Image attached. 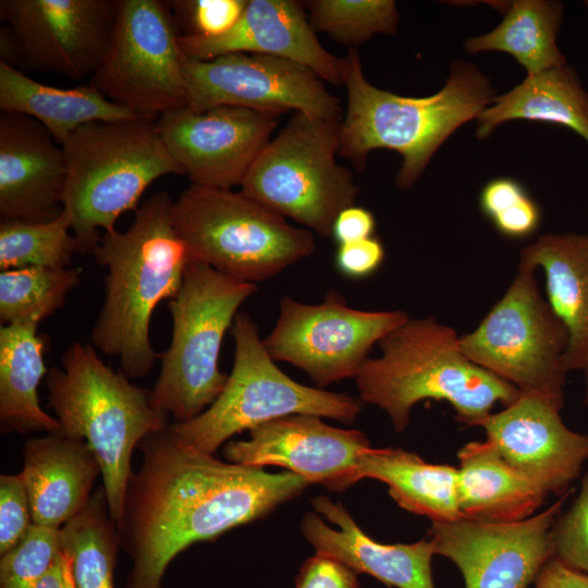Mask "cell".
<instances>
[{"instance_id":"cell-1","label":"cell","mask_w":588,"mask_h":588,"mask_svg":"<svg viewBox=\"0 0 588 588\" xmlns=\"http://www.w3.org/2000/svg\"><path fill=\"white\" fill-rule=\"evenodd\" d=\"M124 495L119 528L133 566L126 588H160L166 568L195 542L259 519L309 485L291 473L222 462L170 428L150 433Z\"/></svg>"},{"instance_id":"cell-2","label":"cell","mask_w":588,"mask_h":588,"mask_svg":"<svg viewBox=\"0 0 588 588\" xmlns=\"http://www.w3.org/2000/svg\"><path fill=\"white\" fill-rule=\"evenodd\" d=\"M166 192L146 199L124 232H105L93 252L108 272L103 305L91 329L93 344L118 357L127 378L147 375L159 357L149 340L151 315L173 298L191 262Z\"/></svg>"},{"instance_id":"cell-3","label":"cell","mask_w":588,"mask_h":588,"mask_svg":"<svg viewBox=\"0 0 588 588\" xmlns=\"http://www.w3.org/2000/svg\"><path fill=\"white\" fill-rule=\"evenodd\" d=\"M347 106L340 122L339 154L364 169L371 150L402 156L395 186L409 189L443 143L478 119L495 90L475 64L455 60L444 86L427 97H405L368 82L356 49L346 54Z\"/></svg>"},{"instance_id":"cell-4","label":"cell","mask_w":588,"mask_h":588,"mask_svg":"<svg viewBox=\"0 0 588 588\" xmlns=\"http://www.w3.org/2000/svg\"><path fill=\"white\" fill-rule=\"evenodd\" d=\"M378 345L381 355L367 358L355 381L359 400L383 409L397 432L424 400L445 401L460 422L478 426L494 405L507 406L520 394L469 360L455 330L432 316L409 317Z\"/></svg>"},{"instance_id":"cell-5","label":"cell","mask_w":588,"mask_h":588,"mask_svg":"<svg viewBox=\"0 0 588 588\" xmlns=\"http://www.w3.org/2000/svg\"><path fill=\"white\" fill-rule=\"evenodd\" d=\"M61 365L47 372L48 406L60 431L85 440L95 453L119 529L132 453L143 439L167 427L168 417L152 405L150 390L113 371L88 344L72 343Z\"/></svg>"},{"instance_id":"cell-6","label":"cell","mask_w":588,"mask_h":588,"mask_svg":"<svg viewBox=\"0 0 588 588\" xmlns=\"http://www.w3.org/2000/svg\"><path fill=\"white\" fill-rule=\"evenodd\" d=\"M61 147L68 172L62 212L79 254H93L100 231H114L117 220L138 208L152 182L184 174L156 121L143 118L84 124Z\"/></svg>"},{"instance_id":"cell-7","label":"cell","mask_w":588,"mask_h":588,"mask_svg":"<svg viewBox=\"0 0 588 588\" xmlns=\"http://www.w3.org/2000/svg\"><path fill=\"white\" fill-rule=\"evenodd\" d=\"M256 283L224 275L191 261L182 286L170 299L171 343L159 355L161 369L150 390L152 405L174 422L192 420L222 392L228 376L219 369L224 334Z\"/></svg>"},{"instance_id":"cell-8","label":"cell","mask_w":588,"mask_h":588,"mask_svg":"<svg viewBox=\"0 0 588 588\" xmlns=\"http://www.w3.org/2000/svg\"><path fill=\"white\" fill-rule=\"evenodd\" d=\"M173 220L191 261L256 283L309 257L314 234L242 192L191 184L173 201Z\"/></svg>"},{"instance_id":"cell-9","label":"cell","mask_w":588,"mask_h":588,"mask_svg":"<svg viewBox=\"0 0 588 588\" xmlns=\"http://www.w3.org/2000/svg\"><path fill=\"white\" fill-rule=\"evenodd\" d=\"M232 335L234 364L220 395L192 420L170 424L185 444L213 455L232 436L281 417L308 414L352 422L359 415L360 400L307 387L285 375L266 351L249 315L235 316Z\"/></svg>"},{"instance_id":"cell-10","label":"cell","mask_w":588,"mask_h":588,"mask_svg":"<svg viewBox=\"0 0 588 588\" xmlns=\"http://www.w3.org/2000/svg\"><path fill=\"white\" fill-rule=\"evenodd\" d=\"M341 121L294 112L261 150L241 192L311 231L332 235L340 212L355 205L359 187L336 162Z\"/></svg>"},{"instance_id":"cell-11","label":"cell","mask_w":588,"mask_h":588,"mask_svg":"<svg viewBox=\"0 0 588 588\" xmlns=\"http://www.w3.org/2000/svg\"><path fill=\"white\" fill-rule=\"evenodd\" d=\"M460 346L475 365L519 392L563 407L568 332L541 295L535 271L518 268L478 327L460 336Z\"/></svg>"},{"instance_id":"cell-12","label":"cell","mask_w":588,"mask_h":588,"mask_svg":"<svg viewBox=\"0 0 588 588\" xmlns=\"http://www.w3.org/2000/svg\"><path fill=\"white\" fill-rule=\"evenodd\" d=\"M181 35L164 1H117L109 48L88 84L151 121L187 107Z\"/></svg>"},{"instance_id":"cell-13","label":"cell","mask_w":588,"mask_h":588,"mask_svg":"<svg viewBox=\"0 0 588 588\" xmlns=\"http://www.w3.org/2000/svg\"><path fill=\"white\" fill-rule=\"evenodd\" d=\"M279 317L264 340L275 362L289 363L320 388L354 378L368 354L388 333L409 318L401 309L360 310L329 291L320 304L280 301Z\"/></svg>"},{"instance_id":"cell-14","label":"cell","mask_w":588,"mask_h":588,"mask_svg":"<svg viewBox=\"0 0 588 588\" xmlns=\"http://www.w3.org/2000/svg\"><path fill=\"white\" fill-rule=\"evenodd\" d=\"M187 108L205 111L242 107L281 115L293 110L315 119L341 121L339 99L307 66L259 53H229L211 60L185 58Z\"/></svg>"},{"instance_id":"cell-15","label":"cell","mask_w":588,"mask_h":588,"mask_svg":"<svg viewBox=\"0 0 588 588\" xmlns=\"http://www.w3.org/2000/svg\"><path fill=\"white\" fill-rule=\"evenodd\" d=\"M572 492L520 522H432L428 536L434 554L457 566L465 588H528L553 558L551 529Z\"/></svg>"},{"instance_id":"cell-16","label":"cell","mask_w":588,"mask_h":588,"mask_svg":"<svg viewBox=\"0 0 588 588\" xmlns=\"http://www.w3.org/2000/svg\"><path fill=\"white\" fill-rule=\"evenodd\" d=\"M112 0H1L0 17L29 68L72 79L93 75L109 48Z\"/></svg>"},{"instance_id":"cell-17","label":"cell","mask_w":588,"mask_h":588,"mask_svg":"<svg viewBox=\"0 0 588 588\" xmlns=\"http://www.w3.org/2000/svg\"><path fill=\"white\" fill-rule=\"evenodd\" d=\"M279 117L232 106L205 111L185 107L164 113L156 124L192 184L231 189L241 185L270 142Z\"/></svg>"},{"instance_id":"cell-18","label":"cell","mask_w":588,"mask_h":588,"mask_svg":"<svg viewBox=\"0 0 588 588\" xmlns=\"http://www.w3.org/2000/svg\"><path fill=\"white\" fill-rule=\"evenodd\" d=\"M249 439L224 446L229 462L247 466H280L308 483L342 491L362 480L359 463L371 448L355 429L327 425L321 417L295 414L249 430Z\"/></svg>"},{"instance_id":"cell-19","label":"cell","mask_w":588,"mask_h":588,"mask_svg":"<svg viewBox=\"0 0 588 588\" xmlns=\"http://www.w3.org/2000/svg\"><path fill=\"white\" fill-rule=\"evenodd\" d=\"M552 402L520 392L480 421L489 441L517 470L548 494L563 495L588 462V434L569 429Z\"/></svg>"},{"instance_id":"cell-20","label":"cell","mask_w":588,"mask_h":588,"mask_svg":"<svg viewBox=\"0 0 588 588\" xmlns=\"http://www.w3.org/2000/svg\"><path fill=\"white\" fill-rule=\"evenodd\" d=\"M184 56L211 60L229 53H259L298 62L322 81L344 84L346 57L339 58L319 42L303 9L295 0H248L240 20L215 37H180Z\"/></svg>"},{"instance_id":"cell-21","label":"cell","mask_w":588,"mask_h":588,"mask_svg":"<svg viewBox=\"0 0 588 588\" xmlns=\"http://www.w3.org/2000/svg\"><path fill=\"white\" fill-rule=\"evenodd\" d=\"M62 147L34 119L0 115V215L2 219L47 222L62 212L66 183Z\"/></svg>"},{"instance_id":"cell-22","label":"cell","mask_w":588,"mask_h":588,"mask_svg":"<svg viewBox=\"0 0 588 588\" xmlns=\"http://www.w3.org/2000/svg\"><path fill=\"white\" fill-rule=\"evenodd\" d=\"M315 510L339 529L329 527L315 513L302 520V531L316 553L330 556L392 588H437L432 578L434 555L430 539L413 543L385 544L367 536L341 503L327 497L311 500Z\"/></svg>"},{"instance_id":"cell-23","label":"cell","mask_w":588,"mask_h":588,"mask_svg":"<svg viewBox=\"0 0 588 588\" xmlns=\"http://www.w3.org/2000/svg\"><path fill=\"white\" fill-rule=\"evenodd\" d=\"M20 474L33 524L59 529L86 504L101 469L85 440L56 431L25 443Z\"/></svg>"},{"instance_id":"cell-24","label":"cell","mask_w":588,"mask_h":588,"mask_svg":"<svg viewBox=\"0 0 588 588\" xmlns=\"http://www.w3.org/2000/svg\"><path fill=\"white\" fill-rule=\"evenodd\" d=\"M518 268L544 272L548 302L568 332L566 372L588 365V234L539 236L520 250Z\"/></svg>"},{"instance_id":"cell-25","label":"cell","mask_w":588,"mask_h":588,"mask_svg":"<svg viewBox=\"0 0 588 588\" xmlns=\"http://www.w3.org/2000/svg\"><path fill=\"white\" fill-rule=\"evenodd\" d=\"M457 458L458 505L464 518L520 522L535 515L549 495L487 440L467 442Z\"/></svg>"},{"instance_id":"cell-26","label":"cell","mask_w":588,"mask_h":588,"mask_svg":"<svg viewBox=\"0 0 588 588\" xmlns=\"http://www.w3.org/2000/svg\"><path fill=\"white\" fill-rule=\"evenodd\" d=\"M0 108L40 123L61 146L84 124L138 118L96 88H60L42 84L0 61Z\"/></svg>"},{"instance_id":"cell-27","label":"cell","mask_w":588,"mask_h":588,"mask_svg":"<svg viewBox=\"0 0 588 588\" xmlns=\"http://www.w3.org/2000/svg\"><path fill=\"white\" fill-rule=\"evenodd\" d=\"M512 120L561 125L588 143V91L567 63L527 75L510 91L497 96L481 112L476 136L485 139L502 123Z\"/></svg>"},{"instance_id":"cell-28","label":"cell","mask_w":588,"mask_h":588,"mask_svg":"<svg viewBox=\"0 0 588 588\" xmlns=\"http://www.w3.org/2000/svg\"><path fill=\"white\" fill-rule=\"evenodd\" d=\"M362 479L388 486L390 497L402 509L431 522L462 517L457 493V468L430 464L418 454L401 449H368L359 463Z\"/></svg>"},{"instance_id":"cell-29","label":"cell","mask_w":588,"mask_h":588,"mask_svg":"<svg viewBox=\"0 0 588 588\" xmlns=\"http://www.w3.org/2000/svg\"><path fill=\"white\" fill-rule=\"evenodd\" d=\"M37 326L34 320H21L0 329V419L2 426L22 433L61 430L38 400L39 382L48 371Z\"/></svg>"},{"instance_id":"cell-30","label":"cell","mask_w":588,"mask_h":588,"mask_svg":"<svg viewBox=\"0 0 588 588\" xmlns=\"http://www.w3.org/2000/svg\"><path fill=\"white\" fill-rule=\"evenodd\" d=\"M564 7L553 0H515L502 22L489 33L465 40L469 53L511 54L534 75L566 64L558 45Z\"/></svg>"},{"instance_id":"cell-31","label":"cell","mask_w":588,"mask_h":588,"mask_svg":"<svg viewBox=\"0 0 588 588\" xmlns=\"http://www.w3.org/2000/svg\"><path fill=\"white\" fill-rule=\"evenodd\" d=\"M60 551L68 560L75 588H112L121 546L103 486L61 528Z\"/></svg>"},{"instance_id":"cell-32","label":"cell","mask_w":588,"mask_h":588,"mask_svg":"<svg viewBox=\"0 0 588 588\" xmlns=\"http://www.w3.org/2000/svg\"><path fill=\"white\" fill-rule=\"evenodd\" d=\"M79 268L25 267L0 273L2 326L21 320L40 322L61 308L81 283Z\"/></svg>"},{"instance_id":"cell-33","label":"cell","mask_w":588,"mask_h":588,"mask_svg":"<svg viewBox=\"0 0 588 588\" xmlns=\"http://www.w3.org/2000/svg\"><path fill=\"white\" fill-rule=\"evenodd\" d=\"M68 217L47 222L2 219L0 222V268H66L77 253V243L70 233Z\"/></svg>"},{"instance_id":"cell-34","label":"cell","mask_w":588,"mask_h":588,"mask_svg":"<svg viewBox=\"0 0 588 588\" xmlns=\"http://www.w3.org/2000/svg\"><path fill=\"white\" fill-rule=\"evenodd\" d=\"M306 8L314 30L342 44L359 45L377 34L392 35L399 25L393 0H311Z\"/></svg>"},{"instance_id":"cell-35","label":"cell","mask_w":588,"mask_h":588,"mask_svg":"<svg viewBox=\"0 0 588 588\" xmlns=\"http://www.w3.org/2000/svg\"><path fill=\"white\" fill-rule=\"evenodd\" d=\"M60 554L59 529L33 524L13 548L1 554L0 588H36Z\"/></svg>"},{"instance_id":"cell-36","label":"cell","mask_w":588,"mask_h":588,"mask_svg":"<svg viewBox=\"0 0 588 588\" xmlns=\"http://www.w3.org/2000/svg\"><path fill=\"white\" fill-rule=\"evenodd\" d=\"M553 558L588 575V473L569 507L560 513L551 529Z\"/></svg>"},{"instance_id":"cell-37","label":"cell","mask_w":588,"mask_h":588,"mask_svg":"<svg viewBox=\"0 0 588 588\" xmlns=\"http://www.w3.org/2000/svg\"><path fill=\"white\" fill-rule=\"evenodd\" d=\"M248 0L164 1L182 36L215 37L228 32L242 16Z\"/></svg>"},{"instance_id":"cell-38","label":"cell","mask_w":588,"mask_h":588,"mask_svg":"<svg viewBox=\"0 0 588 588\" xmlns=\"http://www.w3.org/2000/svg\"><path fill=\"white\" fill-rule=\"evenodd\" d=\"M33 525L29 499L21 474L0 476V553L13 548Z\"/></svg>"},{"instance_id":"cell-39","label":"cell","mask_w":588,"mask_h":588,"mask_svg":"<svg viewBox=\"0 0 588 588\" xmlns=\"http://www.w3.org/2000/svg\"><path fill=\"white\" fill-rule=\"evenodd\" d=\"M296 588H359L357 574L322 554L307 559L295 578Z\"/></svg>"},{"instance_id":"cell-40","label":"cell","mask_w":588,"mask_h":588,"mask_svg":"<svg viewBox=\"0 0 588 588\" xmlns=\"http://www.w3.org/2000/svg\"><path fill=\"white\" fill-rule=\"evenodd\" d=\"M384 259L382 243L376 237L339 245L335 254L338 270L354 279L372 274Z\"/></svg>"},{"instance_id":"cell-41","label":"cell","mask_w":588,"mask_h":588,"mask_svg":"<svg viewBox=\"0 0 588 588\" xmlns=\"http://www.w3.org/2000/svg\"><path fill=\"white\" fill-rule=\"evenodd\" d=\"M541 219V212L534 199L527 195L491 219L495 229L507 237H525L534 233Z\"/></svg>"},{"instance_id":"cell-42","label":"cell","mask_w":588,"mask_h":588,"mask_svg":"<svg viewBox=\"0 0 588 588\" xmlns=\"http://www.w3.org/2000/svg\"><path fill=\"white\" fill-rule=\"evenodd\" d=\"M528 194L514 179L498 177L489 181L480 193V208L491 220L493 217L518 203Z\"/></svg>"},{"instance_id":"cell-43","label":"cell","mask_w":588,"mask_h":588,"mask_svg":"<svg viewBox=\"0 0 588 588\" xmlns=\"http://www.w3.org/2000/svg\"><path fill=\"white\" fill-rule=\"evenodd\" d=\"M376 226L373 215L363 207L351 206L336 217L332 236L341 244L353 243L371 237Z\"/></svg>"},{"instance_id":"cell-44","label":"cell","mask_w":588,"mask_h":588,"mask_svg":"<svg viewBox=\"0 0 588 588\" xmlns=\"http://www.w3.org/2000/svg\"><path fill=\"white\" fill-rule=\"evenodd\" d=\"M534 585L535 588H588V575L551 558L541 568Z\"/></svg>"},{"instance_id":"cell-45","label":"cell","mask_w":588,"mask_h":588,"mask_svg":"<svg viewBox=\"0 0 588 588\" xmlns=\"http://www.w3.org/2000/svg\"><path fill=\"white\" fill-rule=\"evenodd\" d=\"M36 588H66L61 554L47 574L40 579Z\"/></svg>"},{"instance_id":"cell-46","label":"cell","mask_w":588,"mask_h":588,"mask_svg":"<svg viewBox=\"0 0 588 588\" xmlns=\"http://www.w3.org/2000/svg\"><path fill=\"white\" fill-rule=\"evenodd\" d=\"M61 563L63 567L66 588H75V585H74V581L70 572L68 560L62 554H61Z\"/></svg>"},{"instance_id":"cell-47","label":"cell","mask_w":588,"mask_h":588,"mask_svg":"<svg viewBox=\"0 0 588 588\" xmlns=\"http://www.w3.org/2000/svg\"><path fill=\"white\" fill-rule=\"evenodd\" d=\"M583 371H585V378H586L585 403L588 404V365Z\"/></svg>"},{"instance_id":"cell-48","label":"cell","mask_w":588,"mask_h":588,"mask_svg":"<svg viewBox=\"0 0 588 588\" xmlns=\"http://www.w3.org/2000/svg\"><path fill=\"white\" fill-rule=\"evenodd\" d=\"M585 5H586L587 12H588V0L585 1Z\"/></svg>"}]
</instances>
